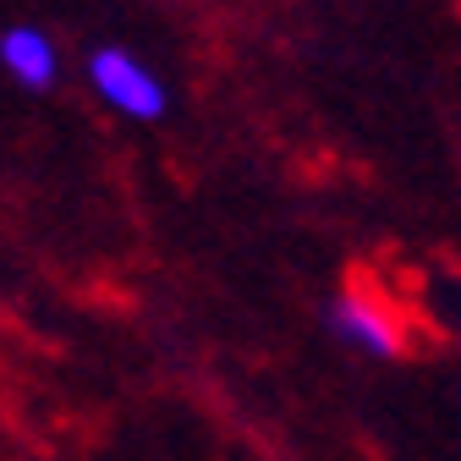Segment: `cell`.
I'll use <instances>...</instances> for the list:
<instances>
[{
    "instance_id": "obj_1",
    "label": "cell",
    "mask_w": 461,
    "mask_h": 461,
    "mask_svg": "<svg viewBox=\"0 0 461 461\" xmlns=\"http://www.w3.org/2000/svg\"><path fill=\"white\" fill-rule=\"evenodd\" d=\"M88 83L110 110L132 115V122H159L165 115V83L138 61L132 50H115V44L94 50L88 55Z\"/></svg>"
},
{
    "instance_id": "obj_2",
    "label": "cell",
    "mask_w": 461,
    "mask_h": 461,
    "mask_svg": "<svg viewBox=\"0 0 461 461\" xmlns=\"http://www.w3.org/2000/svg\"><path fill=\"white\" fill-rule=\"evenodd\" d=\"M330 330H335V340H346L352 352H363V357H379V363H390V357H401V346H407V335H401V319H395V308H384L374 292H346L330 303Z\"/></svg>"
},
{
    "instance_id": "obj_3",
    "label": "cell",
    "mask_w": 461,
    "mask_h": 461,
    "mask_svg": "<svg viewBox=\"0 0 461 461\" xmlns=\"http://www.w3.org/2000/svg\"><path fill=\"white\" fill-rule=\"evenodd\" d=\"M0 67H6L23 88H50L55 83V44H50V33L44 28H28V23H17V28H6L0 33Z\"/></svg>"
}]
</instances>
